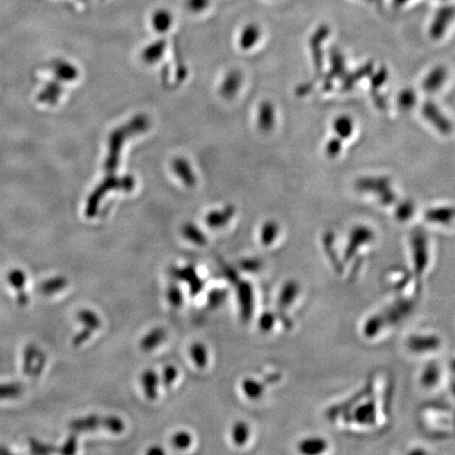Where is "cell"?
Segmentation results:
<instances>
[{"label": "cell", "mask_w": 455, "mask_h": 455, "mask_svg": "<svg viewBox=\"0 0 455 455\" xmlns=\"http://www.w3.org/2000/svg\"><path fill=\"white\" fill-rule=\"evenodd\" d=\"M150 122L147 116L139 115L133 118L128 126L122 127L114 131L109 138V153L108 157L104 163V169L109 173L115 171L118 166L120 165V155L122 151L125 139L128 135L136 134L143 132L149 128Z\"/></svg>", "instance_id": "1"}, {"label": "cell", "mask_w": 455, "mask_h": 455, "mask_svg": "<svg viewBox=\"0 0 455 455\" xmlns=\"http://www.w3.org/2000/svg\"><path fill=\"white\" fill-rule=\"evenodd\" d=\"M356 189L360 193L373 194L383 206H391L397 202V193L391 180L386 176L360 178L356 180Z\"/></svg>", "instance_id": "2"}, {"label": "cell", "mask_w": 455, "mask_h": 455, "mask_svg": "<svg viewBox=\"0 0 455 455\" xmlns=\"http://www.w3.org/2000/svg\"><path fill=\"white\" fill-rule=\"evenodd\" d=\"M134 186V179L130 176L125 178H116L113 179L109 177L106 182L100 184L99 188L94 192L93 195L90 198L89 204L87 207V215L89 217L94 216L97 212L99 200L104 198V193L111 191L113 189H122V190H131Z\"/></svg>", "instance_id": "3"}, {"label": "cell", "mask_w": 455, "mask_h": 455, "mask_svg": "<svg viewBox=\"0 0 455 455\" xmlns=\"http://www.w3.org/2000/svg\"><path fill=\"white\" fill-rule=\"evenodd\" d=\"M330 35L329 26L321 24L317 29L310 38L311 54H312L313 65H314L315 77L312 81L317 83L323 77L324 72V53L323 44Z\"/></svg>", "instance_id": "4"}, {"label": "cell", "mask_w": 455, "mask_h": 455, "mask_svg": "<svg viewBox=\"0 0 455 455\" xmlns=\"http://www.w3.org/2000/svg\"><path fill=\"white\" fill-rule=\"evenodd\" d=\"M412 257L414 262V271L417 276H422L428 264V239L427 234L421 229L414 231L411 235Z\"/></svg>", "instance_id": "5"}, {"label": "cell", "mask_w": 455, "mask_h": 455, "mask_svg": "<svg viewBox=\"0 0 455 455\" xmlns=\"http://www.w3.org/2000/svg\"><path fill=\"white\" fill-rule=\"evenodd\" d=\"M422 114H423L424 118L442 135H449L452 132V122L440 111V106L432 100H427L423 104Z\"/></svg>", "instance_id": "6"}, {"label": "cell", "mask_w": 455, "mask_h": 455, "mask_svg": "<svg viewBox=\"0 0 455 455\" xmlns=\"http://www.w3.org/2000/svg\"><path fill=\"white\" fill-rule=\"evenodd\" d=\"M114 425V416H100L97 414L83 416L81 419L73 420L70 423V428L76 432L94 431L98 428H104L110 432Z\"/></svg>", "instance_id": "7"}, {"label": "cell", "mask_w": 455, "mask_h": 455, "mask_svg": "<svg viewBox=\"0 0 455 455\" xmlns=\"http://www.w3.org/2000/svg\"><path fill=\"white\" fill-rule=\"evenodd\" d=\"M171 274L176 280L188 285L189 292L191 296H198L204 290V280L198 276L193 264H186L184 267H173L171 269Z\"/></svg>", "instance_id": "8"}, {"label": "cell", "mask_w": 455, "mask_h": 455, "mask_svg": "<svg viewBox=\"0 0 455 455\" xmlns=\"http://www.w3.org/2000/svg\"><path fill=\"white\" fill-rule=\"evenodd\" d=\"M237 294L241 321L249 323L254 311L253 287L247 280H239L237 282Z\"/></svg>", "instance_id": "9"}, {"label": "cell", "mask_w": 455, "mask_h": 455, "mask_svg": "<svg viewBox=\"0 0 455 455\" xmlns=\"http://www.w3.org/2000/svg\"><path fill=\"white\" fill-rule=\"evenodd\" d=\"M454 19V6L448 5L440 7V9L436 11L433 20H432L431 22V26H430L429 33L432 40H440V38L446 34L449 26H450L451 22Z\"/></svg>", "instance_id": "10"}, {"label": "cell", "mask_w": 455, "mask_h": 455, "mask_svg": "<svg viewBox=\"0 0 455 455\" xmlns=\"http://www.w3.org/2000/svg\"><path fill=\"white\" fill-rule=\"evenodd\" d=\"M374 232L372 229L367 227V225H356L352 229L349 234V239H348L347 248L345 250V256L349 260L352 256L356 255V252L372 243L374 239Z\"/></svg>", "instance_id": "11"}, {"label": "cell", "mask_w": 455, "mask_h": 455, "mask_svg": "<svg viewBox=\"0 0 455 455\" xmlns=\"http://www.w3.org/2000/svg\"><path fill=\"white\" fill-rule=\"evenodd\" d=\"M330 67L329 73L324 79V91H330L333 88L334 79H342L347 74L345 57L337 48H332L330 51Z\"/></svg>", "instance_id": "12"}, {"label": "cell", "mask_w": 455, "mask_h": 455, "mask_svg": "<svg viewBox=\"0 0 455 455\" xmlns=\"http://www.w3.org/2000/svg\"><path fill=\"white\" fill-rule=\"evenodd\" d=\"M442 340L433 334H415L407 340V347L415 354L429 353L440 349Z\"/></svg>", "instance_id": "13"}, {"label": "cell", "mask_w": 455, "mask_h": 455, "mask_svg": "<svg viewBox=\"0 0 455 455\" xmlns=\"http://www.w3.org/2000/svg\"><path fill=\"white\" fill-rule=\"evenodd\" d=\"M46 365V356L37 349L35 346H29L24 350V372L32 376H38L44 370Z\"/></svg>", "instance_id": "14"}, {"label": "cell", "mask_w": 455, "mask_h": 455, "mask_svg": "<svg viewBox=\"0 0 455 455\" xmlns=\"http://www.w3.org/2000/svg\"><path fill=\"white\" fill-rule=\"evenodd\" d=\"M448 79V70L445 65H436L426 76L423 81L424 91L436 93L442 89Z\"/></svg>", "instance_id": "15"}, {"label": "cell", "mask_w": 455, "mask_h": 455, "mask_svg": "<svg viewBox=\"0 0 455 455\" xmlns=\"http://www.w3.org/2000/svg\"><path fill=\"white\" fill-rule=\"evenodd\" d=\"M425 219L436 225H451L455 221V207L440 206L428 209L425 212Z\"/></svg>", "instance_id": "16"}, {"label": "cell", "mask_w": 455, "mask_h": 455, "mask_svg": "<svg viewBox=\"0 0 455 455\" xmlns=\"http://www.w3.org/2000/svg\"><path fill=\"white\" fill-rule=\"evenodd\" d=\"M276 108L271 102H262L258 106L257 125L262 132L268 133L276 126Z\"/></svg>", "instance_id": "17"}, {"label": "cell", "mask_w": 455, "mask_h": 455, "mask_svg": "<svg viewBox=\"0 0 455 455\" xmlns=\"http://www.w3.org/2000/svg\"><path fill=\"white\" fill-rule=\"evenodd\" d=\"M141 384L145 397L149 401H155L159 397V374L153 369H147L141 373Z\"/></svg>", "instance_id": "18"}, {"label": "cell", "mask_w": 455, "mask_h": 455, "mask_svg": "<svg viewBox=\"0 0 455 455\" xmlns=\"http://www.w3.org/2000/svg\"><path fill=\"white\" fill-rule=\"evenodd\" d=\"M235 208L232 205L223 207L221 210L211 211L206 216V223L211 229H221L232 219Z\"/></svg>", "instance_id": "19"}, {"label": "cell", "mask_w": 455, "mask_h": 455, "mask_svg": "<svg viewBox=\"0 0 455 455\" xmlns=\"http://www.w3.org/2000/svg\"><path fill=\"white\" fill-rule=\"evenodd\" d=\"M166 337H167V332L165 329L159 327L154 328L143 336L139 342V348L143 352L153 351L165 342Z\"/></svg>", "instance_id": "20"}, {"label": "cell", "mask_w": 455, "mask_h": 455, "mask_svg": "<svg viewBox=\"0 0 455 455\" xmlns=\"http://www.w3.org/2000/svg\"><path fill=\"white\" fill-rule=\"evenodd\" d=\"M299 291H301V287L295 280H288L285 282L284 286L280 289V295H278V305L280 310H286L292 306L293 303L298 296Z\"/></svg>", "instance_id": "21"}, {"label": "cell", "mask_w": 455, "mask_h": 455, "mask_svg": "<svg viewBox=\"0 0 455 455\" xmlns=\"http://www.w3.org/2000/svg\"><path fill=\"white\" fill-rule=\"evenodd\" d=\"M243 76L239 70H232L225 75L221 87V94L225 98L230 99L237 95L241 87Z\"/></svg>", "instance_id": "22"}, {"label": "cell", "mask_w": 455, "mask_h": 455, "mask_svg": "<svg viewBox=\"0 0 455 455\" xmlns=\"http://www.w3.org/2000/svg\"><path fill=\"white\" fill-rule=\"evenodd\" d=\"M172 170L175 175L186 184V186H194L196 184V175L192 170L191 165L186 159L177 157L172 163Z\"/></svg>", "instance_id": "23"}, {"label": "cell", "mask_w": 455, "mask_h": 455, "mask_svg": "<svg viewBox=\"0 0 455 455\" xmlns=\"http://www.w3.org/2000/svg\"><path fill=\"white\" fill-rule=\"evenodd\" d=\"M373 70H374V63L372 61H369V63H365L362 67H358V70L352 72V73L346 74L343 79H343L342 90L343 91H349L358 81H362L367 76H370Z\"/></svg>", "instance_id": "24"}, {"label": "cell", "mask_w": 455, "mask_h": 455, "mask_svg": "<svg viewBox=\"0 0 455 455\" xmlns=\"http://www.w3.org/2000/svg\"><path fill=\"white\" fill-rule=\"evenodd\" d=\"M328 450V442L319 436L303 438L298 444V451L301 454H321Z\"/></svg>", "instance_id": "25"}, {"label": "cell", "mask_w": 455, "mask_h": 455, "mask_svg": "<svg viewBox=\"0 0 455 455\" xmlns=\"http://www.w3.org/2000/svg\"><path fill=\"white\" fill-rule=\"evenodd\" d=\"M262 36L260 26L255 24H249L241 30L239 36V47L243 50L248 51L255 47Z\"/></svg>", "instance_id": "26"}, {"label": "cell", "mask_w": 455, "mask_h": 455, "mask_svg": "<svg viewBox=\"0 0 455 455\" xmlns=\"http://www.w3.org/2000/svg\"><path fill=\"white\" fill-rule=\"evenodd\" d=\"M334 133L340 139H348L354 132V122L350 116L340 115L334 120L332 125Z\"/></svg>", "instance_id": "27"}, {"label": "cell", "mask_w": 455, "mask_h": 455, "mask_svg": "<svg viewBox=\"0 0 455 455\" xmlns=\"http://www.w3.org/2000/svg\"><path fill=\"white\" fill-rule=\"evenodd\" d=\"M152 24L157 32L163 34L171 29L173 24V15L167 9H159L152 16Z\"/></svg>", "instance_id": "28"}, {"label": "cell", "mask_w": 455, "mask_h": 455, "mask_svg": "<svg viewBox=\"0 0 455 455\" xmlns=\"http://www.w3.org/2000/svg\"><path fill=\"white\" fill-rule=\"evenodd\" d=\"M166 47H167V44H166L165 40H159L152 42L141 53V58L149 65L157 63L163 57Z\"/></svg>", "instance_id": "29"}, {"label": "cell", "mask_w": 455, "mask_h": 455, "mask_svg": "<svg viewBox=\"0 0 455 455\" xmlns=\"http://www.w3.org/2000/svg\"><path fill=\"white\" fill-rule=\"evenodd\" d=\"M182 234L186 241H191L194 245L205 246L207 237L200 228L193 223H186L182 225Z\"/></svg>", "instance_id": "30"}, {"label": "cell", "mask_w": 455, "mask_h": 455, "mask_svg": "<svg viewBox=\"0 0 455 455\" xmlns=\"http://www.w3.org/2000/svg\"><path fill=\"white\" fill-rule=\"evenodd\" d=\"M241 390H243L244 394L248 399H251V401H256L264 394V387L262 383L258 382L256 379L248 377L241 382Z\"/></svg>", "instance_id": "31"}, {"label": "cell", "mask_w": 455, "mask_h": 455, "mask_svg": "<svg viewBox=\"0 0 455 455\" xmlns=\"http://www.w3.org/2000/svg\"><path fill=\"white\" fill-rule=\"evenodd\" d=\"M280 233V225L276 221H268L260 229V241L264 246H271Z\"/></svg>", "instance_id": "32"}, {"label": "cell", "mask_w": 455, "mask_h": 455, "mask_svg": "<svg viewBox=\"0 0 455 455\" xmlns=\"http://www.w3.org/2000/svg\"><path fill=\"white\" fill-rule=\"evenodd\" d=\"M250 427L246 422L239 421L234 423L232 429H231V438L232 442L237 446L241 447L247 444L250 438Z\"/></svg>", "instance_id": "33"}, {"label": "cell", "mask_w": 455, "mask_h": 455, "mask_svg": "<svg viewBox=\"0 0 455 455\" xmlns=\"http://www.w3.org/2000/svg\"><path fill=\"white\" fill-rule=\"evenodd\" d=\"M190 356H191L194 365L198 369H205L208 365V350H207L204 344L194 343L190 348Z\"/></svg>", "instance_id": "34"}, {"label": "cell", "mask_w": 455, "mask_h": 455, "mask_svg": "<svg viewBox=\"0 0 455 455\" xmlns=\"http://www.w3.org/2000/svg\"><path fill=\"white\" fill-rule=\"evenodd\" d=\"M77 319L83 324L86 329L92 332L99 329L100 325H102L99 317L94 311L89 310V309H83V310L79 311Z\"/></svg>", "instance_id": "35"}, {"label": "cell", "mask_w": 455, "mask_h": 455, "mask_svg": "<svg viewBox=\"0 0 455 455\" xmlns=\"http://www.w3.org/2000/svg\"><path fill=\"white\" fill-rule=\"evenodd\" d=\"M67 280L63 276H57V278H50L40 285V291L44 294L50 295L54 293L61 292L67 287Z\"/></svg>", "instance_id": "36"}, {"label": "cell", "mask_w": 455, "mask_h": 455, "mask_svg": "<svg viewBox=\"0 0 455 455\" xmlns=\"http://www.w3.org/2000/svg\"><path fill=\"white\" fill-rule=\"evenodd\" d=\"M416 102H417V95H416V92L411 88H406V89L401 90L399 96H397L399 108L401 111H405V112L414 108Z\"/></svg>", "instance_id": "37"}, {"label": "cell", "mask_w": 455, "mask_h": 455, "mask_svg": "<svg viewBox=\"0 0 455 455\" xmlns=\"http://www.w3.org/2000/svg\"><path fill=\"white\" fill-rule=\"evenodd\" d=\"M414 212H415L414 202L410 200H403L397 205V209H395V218L401 223H405L413 216Z\"/></svg>", "instance_id": "38"}, {"label": "cell", "mask_w": 455, "mask_h": 455, "mask_svg": "<svg viewBox=\"0 0 455 455\" xmlns=\"http://www.w3.org/2000/svg\"><path fill=\"white\" fill-rule=\"evenodd\" d=\"M166 297H167L168 303L173 308H180L182 303H184V294H182V289L177 284L169 285L167 291H166Z\"/></svg>", "instance_id": "39"}, {"label": "cell", "mask_w": 455, "mask_h": 455, "mask_svg": "<svg viewBox=\"0 0 455 455\" xmlns=\"http://www.w3.org/2000/svg\"><path fill=\"white\" fill-rule=\"evenodd\" d=\"M388 77L389 72L387 67H379L374 73L372 72L370 75L371 93L378 92V90L388 81Z\"/></svg>", "instance_id": "40"}, {"label": "cell", "mask_w": 455, "mask_h": 455, "mask_svg": "<svg viewBox=\"0 0 455 455\" xmlns=\"http://www.w3.org/2000/svg\"><path fill=\"white\" fill-rule=\"evenodd\" d=\"M24 392V386L18 383L0 384V399H16Z\"/></svg>", "instance_id": "41"}, {"label": "cell", "mask_w": 455, "mask_h": 455, "mask_svg": "<svg viewBox=\"0 0 455 455\" xmlns=\"http://www.w3.org/2000/svg\"><path fill=\"white\" fill-rule=\"evenodd\" d=\"M438 381H440V370L436 365H429L422 374V385L424 387H433L438 384Z\"/></svg>", "instance_id": "42"}, {"label": "cell", "mask_w": 455, "mask_h": 455, "mask_svg": "<svg viewBox=\"0 0 455 455\" xmlns=\"http://www.w3.org/2000/svg\"><path fill=\"white\" fill-rule=\"evenodd\" d=\"M193 442L191 434L188 431H178L172 436L171 444L177 450H186Z\"/></svg>", "instance_id": "43"}, {"label": "cell", "mask_w": 455, "mask_h": 455, "mask_svg": "<svg viewBox=\"0 0 455 455\" xmlns=\"http://www.w3.org/2000/svg\"><path fill=\"white\" fill-rule=\"evenodd\" d=\"M228 293L225 289H213L207 296L208 306L212 309L218 308L227 299Z\"/></svg>", "instance_id": "44"}, {"label": "cell", "mask_w": 455, "mask_h": 455, "mask_svg": "<svg viewBox=\"0 0 455 455\" xmlns=\"http://www.w3.org/2000/svg\"><path fill=\"white\" fill-rule=\"evenodd\" d=\"M276 323V315L273 312H267L262 313L260 315V319H258L257 325L258 329L260 330V332L262 333H269L272 329H273L274 325Z\"/></svg>", "instance_id": "45"}, {"label": "cell", "mask_w": 455, "mask_h": 455, "mask_svg": "<svg viewBox=\"0 0 455 455\" xmlns=\"http://www.w3.org/2000/svg\"><path fill=\"white\" fill-rule=\"evenodd\" d=\"M8 282L16 290L22 291L26 284V276L20 269H14L8 274Z\"/></svg>", "instance_id": "46"}, {"label": "cell", "mask_w": 455, "mask_h": 455, "mask_svg": "<svg viewBox=\"0 0 455 455\" xmlns=\"http://www.w3.org/2000/svg\"><path fill=\"white\" fill-rule=\"evenodd\" d=\"M342 149H343L342 139L336 136L327 141L325 145V153L329 159H335L340 154Z\"/></svg>", "instance_id": "47"}, {"label": "cell", "mask_w": 455, "mask_h": 455, "mask_svg": "<svg viewBox=\"0 0 455 455\" xmlns=\"http://www.w3.org/2000/svg\"><path fill=\"white\" fill-rule=\"evenodd\" d=\"M239 267L248 273H256L262 269V262L257 258H246L239 262Z\"/></svg>", "instance_id": "48"}, {"label": "cell", "mask_w": 455, "mask_h": 455, "mask_svg": "<svg viewBox=\"0 0 455 455\" xmlns=\"http://www.w3.org/2000/svg\"><path fill=\"white\" fill-rule=\"evenodd\" d=\"M178 376V369L174 365H168L163 370V384L166 387H170Z\"/></svg>", "instance_id": "49"}, {"label": "cell", "mask_w": 455, "mask_h": 455, "mask_svg": "<svg viewBox=\"0 0 455 455\" xmlns=\"http://www.w3.org/2000/svg\"><path fill=\"white\" fill-rule=\"evenodd\" d=\"M210 0H186V7L192 13H202L208 9Z\"/></svg>", "instance_id": "50"}, {"label": "cell", "mask_w": 455, "mask_h": 455, "mask_svg": "<svg viewBox=\"0 0 455 455\" xmlns=\"http://www.w3.org/2000/svg\"><path fill=\"white\" fill-rule=\"evenodd\" d=\"M31 452L35 454H47V453L53 452L54 448L52 446H47V445L42 444L40 442H37L35 440H30Z\"/></svg>", "instance_id": "51"}, {"label": "cell", "mask_w": 455, "mask_h": 455, "mask_svg": "<svg viewBox=\"0 0 455 455\" xmlns=\"http://www.w3.org/2000/svg\"><path fill=\"white\" fill-rule=\"evenodd\" d=\"M76 451H77V438H76V436H71L67 438V442L63 445L59 452L61 454H74Z\"/></svg>", "instance_id": "52"}, {"label": "cell", "mask_w": 455, "mask_h": 455, "mask_svg": "<svg viewBox=\"0 0 455 455\" xmlns=\"http://www.w3.org/2000/svg\"><path fill=\"white\" fill-rule=\"evenodd\" d=\"M92 334H93V332L83 328V331L79 332V334H76L75 337L73 338L74 347H79V346L85 344L86 342H88V340H90Z\"/></svg>", "instance_id": "53"}, {"label": "cell", "mask_w": 455, "mask_h": 455, "mask_svg": "<svg viewBox=\"0 0 455 455\" xmlns=\"http://www.w3.org/2000/svg\"><path fill=\"white\" fill-rule=\"evenodd\" d=\"M314 81H310L308 83H303V85L299 86L296 89V94L298 96H305L309 93V92L312 91L313 88H314Z\"/></svg>", "instance_id": "54"}, {"label": "cell", "mask_w": 455, "mask_h": 455, "mask_svg": "<svg viewBox=\"0 0 455 455\" xmlns=\"http://www.w3.org/2000/svg\"><path fill=\"white\" fill-rule=\"evenodd\" d=\"M225 276H227L228 280H230L233 284H237L239 282V276H237V272L233 269L225 270Z\"/></svg>", "instance_id": "55"}, {"label": "cell", "mask_w": 455, "mask_h": 455, "mask_svg": "<svg viewBox=\"0 0 455 455\" xmlns=\"http://www.w3.org/2000/svg\"><path fill=\"white\" fill-rule=\"evenodd\" d=\"M149 455H163L165 454V450L161 447L153 446L150 447L149 450L147 451Z\"/></svg>", "instance_id": "56"}, {"label": "cell", "mask_w": 455, "mask_h": 455, "mask_svg": "<svg viewBox=\"0 0 455 455\" xmlns=\"http://www.w3.org/2000/svg\"><path fill=\"white\" fill-rule=\"evenodd\" d=\"M17 301L18 303H19V305H22V306H24V305H26L29 301V296L28 294H26V292H24V290L19 291V295L17 296Z\"/></svg>", "instance_id": "57"}]
</instances>
